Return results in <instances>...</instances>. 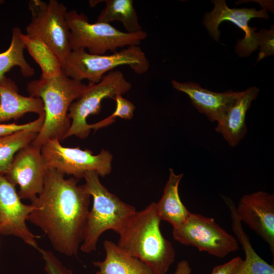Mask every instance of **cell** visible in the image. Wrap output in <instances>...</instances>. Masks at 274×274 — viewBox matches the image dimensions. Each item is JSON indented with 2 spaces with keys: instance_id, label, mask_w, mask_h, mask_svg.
<instances>
[{
  "instance_id": "1",
  "label": "cell",
  "mask_w": 274,
  "mask_h": 274,
  "mask_svg": "<svg viewBox=\"0 0 274 274\" xmlns=\"http://www.w3.org/2000/svg\"><path fill=\"white\" fill-rule=\"evenodd\" d=\"M48 168L43 190L32 202L27 220L41 229L53 248L76 255L83 241L91 195L79 180Z\"/></svg>"
},
{
  "instance_id": "2",
  "label": "cell",
  "mask_w": 274,
  "mask_h": 274,
  "mask_svg": "<svg viewBox=\"0 0 274 274\" xmlns=\"http://www.w3.org/2000/svg\"><path fill=\"white\" fill-rule=\"evenodd\" d=\"M156 202L133 214L119 233L117 244L148 265L155 274H165L175 259V250L161 233Z\"/></svg>"
},
{
  "instance_id": "3",
  "label": "cell",
  "mask_w": 274,
  "mask_h": 274,
  "mask_svg": "<svg viewBox=\"0 0 274 274\" xmlns=\"http://www.w3.org/2000/svg\"><path fill=\"white\" fill-rule=\"evenodd\" d=\"M86 85L68 77L63 70L56 76L29 82V96L40 98L44 104L45 120L41 129L31 145L41 150L48 140L65 139L71 124L67 114L71 104L81 95Z\"/></svg>"
},
{
  "instance_id": "4",
  "label": "cell",
  "mask_w": 274,
  "mask_h": 274,
  "mask_svg": "<svg viewBox=\"0 0 274 274\" xmlns=\"http://www.w3.org/2000/svg\"><path fill=\"white\" fill-rule=\"evenodd\" d=\"M98 174L86 172L83 177L85 185L93 198L89 210L83 241L80 250L89 253L96 250L99 237L112 230L118 234L136 212L135 208L121 200L102 184Z\"/></svg>"
},
{
  "instance_id": "5",
  "label": "cell",
  "mask_w": 274,
  "mask_h": 274,
  "mask_svg": "<svg viewBox=\"0 0 274 274\" xmlns=\"http://www.w3.org/2000/svg\"><path fill=\"white\" fill-rule=\"evenodd\" d=\"M122 65L129 66L139 75L146 73L150 68L145 52L139 46L133 45L111 54H90L84 49L72 50L63 69L73 79L97 83L106 73Z\"/></svg>"
},
{
  "instance_id": "6",
  "label": "cell",
  "mask_w": 274,
  "mask_h": 274,
  "mask_svg": "<svg viewBox=\"0 0 274 274\" xmlns=\"http://www.w3.org/2000/svg\"><path fill=\"white\" fill-rule=\"evenodd\" d=\"M66 20L72 50L87 49L90 54H105L107 51L115 52L119 48L139 46L147 37L143 30L131 33L122 31L109 23H91L83 13H79L75 10L67 11Z\"/></svg>"
},
{
  "instance_id": "7",
  "label": "cell",
  "mask_w": 274,
  "mask_h": 274,
  "mask_svg": "<svg viewBox=\"0 0 274 274\" xmlns=\"http://www.w3.org/2000/svg\"><path fill=\"white\" fill-rule=\"evenodd\" d=\"M28 8L31 20L26 28V35L38 39L55 53L62 66L72 51L70 31L66 20L67 8L56 0L48 2L31 0Z\"/></svg>"
},
{
  "instance_id": "8",
  "label": "cell",
  "mask_w": 274,
  "mask_h": 274,
  "mask_svg": "<svg viewBox=\"0 0 274 274\" xmlns=\"http://www.w3.org/2000/svg\"><path fill=\"white\" fill-rule=\"evenodd\" d=\"M131 88V83L119 70L108 72L97 83H89L69 108L67 117L71 124L65 138L73 135L81 139L87 138L91 130L87 118L90 115H97L100 112L102 100L118 94H125Z\"/></svg>"
},
{
  "instance_id": "9",
  "label": "cell",
  "mask_w": 274,
  "mask_h": 274,
  "mask_svg": "<svg viewBox=\"0 0 274 274\" xmlns=\"http://www.w3.org/2000/svg\"><path fill=\"white\" fill-rule=\"evenodd\" d=\"M41 152L48 168L56 169L78 180L89 171L95 172L102 177L112 172L113 156L107 150L102 149L99 154L93 155L89 149L64 147L55 139L47 141Z\"/></svg>"
},
{
  "instance_id": "10",
  "label": "cell",
  "mask_w": 274,
  "mask_h": 274,
  "mask_svg": "<svg viewBox=\"0 0 274 274\" xmlns=\"http://www.w3.org/2000/svg\"><path fill=\"white\" fill-rule=\"evenodd\" d=\"M173 237L182 245L196 247L219 258L236 251L239 247L237 239L213 218L191 213L183 224L173 228Z\"/></svg>"
},
{
  "instance_id": "11",
  "label": "cell",
  "mask_w": 274,
  "mask_h": 274,
  "mask_svg": "<svg viewBox=\"0 0 274 274\" xmlns=\"http://www.w3.org/2000/svg\"><path fill=\"white\" fill-rule=\"evenodd\" d=\"M214 8L212 11L206 13L203 19V24L209 34L218 42L220 31L218 26L221 22L230 21L239 27L245 32V37L238 41L235 51L240 56L250 55L258 48V32L256 27H250L248 23L253 18L268 19L266 8L257 11L253 8L230 9L226 5L225 1H213Z\"/></svg>"
},
{
  "instance_id": "12",
  "label": "cell",
  "mask_w": 274,
  "mask_h": 274,
  "mask_svg": "<svg viewBox=\"0 0 274 274\" xmlns=\"http://www.w3.org/2000/svg\"><path fill=\"white\" fill-rule=\"evenodd\" d=\"M48 169L41 150L30 144L16 153L5 176L19 186L21 199L32 202L43 190Z\"/></svg>"
},
{
  "instance_id": "13",
  "label": "cell",
  "mask_w": 274,
  "mask_h": 274,
  "mask_svg": "<svg viewBox=\"0 0 274 274\" xmlns=\"http://www.w3.org/2000/svg\"><path fill=\"white\" fill-rule=\"evenodd\" d=\"M15 186L0 174V233L19 237L38 250L37 239L41 236L31 232L26 225L33 207L21 201Z\"/></svg>"
},
{
  "instance_id": "14",
  "label": "cell",
  "mask_w": 274,
  "mask_h": 274,
  "mask_svg": "<svg viewBox=\"0 0 274 274\" xmlns=\"http://www.w3.org/2000/svg\"><path fill=\"white\" fill-rule=\"evenodd\" d=\"M237 217L269 246L274 255V195L258 191L244 195L235 207Z\"/></svg>"
},
{
  "instance_id": "15",
  "label": "cell",
  "mask_w": 274,
  "mask_h": 274,
  "mask_svg": "<svg viewBox=\"0 0 274 274\" xmlns=\"http://www.w3.org/2000/svg\"><path fill=\"white\" fill-rule=\"evenodd\" d=\"M172 84L176 90L186 93L198 111L205 115L211 122L220 121L241 93L231 90L221 93L213 92L192 82H179L173 80Z\"/></svg>"
},
{
  "instance_id": "16",
  "label": "cell",
  "mask_w": 274,
  "mask_h": 274,
  "mask_svg": "<svg viewBox=\"0 0 274 274\" xmlns=\"http://www.w3.org/2000/svg\"><path fill=\"white\" fill-rule=\"evenodd\" d=\"M259 90L257 87H251L241 91L224 117L217 122L215 130L231 147L236 146L247 132L246 114L252 101L256 98Z\"/></svg>"
},
{
  "instance_id": "17",
  "label": "cell",
  "mask_w": 274,
  "mask_h": 274,
  "mask_svg": "<svg viewBox=\"0 0 274 274\" xmlns=\"http://www.w3.org/2000/svg\"><path fill=\"white\" fill-rule=\"evenodd\" d=\"M28 113L38 115L45 113L42 100L19 93L18 87L5 76L0 78V123L12 119L17 120Z\"/></svg>"
},
{
  "instance_id": "18",
  "label": "cell",
  "mask_w": 274,
  "mask_h": 274,
  "mask_svg": "<svg viewBox=\"0 0 274 274\" xmlns=\"http://www.w3.org/2000/svg\"><path fill=\"white\" fill-rule=\"evenodd\" d=\"M103 246L106 253L104 260L93 263L98 268L95 274H155L143 261L114 242L105 240Z\"/></svg>"
},
{
  "instance_id": "19",
  "label": "cell",
  "mask_w": 274,
  "mask_h": 274,
  "mask_svg": "<svg viewBox=\"0 0 274 274\" xmlns=\"http://www.w3.org/2000/svg\"><path fill=\"white\" fill-rule=\"evenodd\" d=\"M169 173L163 195L156 202V208L160 220L176 228L187 220L191 212L182 203L179 194V185L183 174H176L172 168L169 169Z\"/></svg>"
},
{
  "instance_id": "20",
  "label": "cell",
  "mask_w": 274,
  "mask_h": 274,
  "mask_svg": "<svg viewBox=\"0 0 274 274\" xmlns=\"http://www.w3.org/2000/svg\"><path fill=\"white\" fill-rule=\"evenodd\" d=\"M105 8L100 13L97 22L110 24L120 21L128 33L142 31L132 0H105Z\"/></svg>"
},
{
  "instance_id": "21",
  "label": "cell",
  "mask_w": 274,
  "mask_h": 274,
  "mask_svg": "<svg viewBox=\"0 0 274 274\" xmlns=\"http://www.w3.org/2000/svg\"><path fill=\"white\" fill-rule=\"evenodd\" d=\"M21 38L25 48L41 69V78H51L59 74L63 70L57 55L43 42L23 33L21 35Z\"/></svg>"
},
{
  "instance_id": "22",
  "label": "cell",
  "mask_w": 274,
  "mask_h": 274,
  "mask_svg": "<svg viewBox=\"0 0 274 274\" xmlns=\"http://www.w3.org/2000/svg\"><path fill=\"white\" fill-rule=\"evenodd\" d=\"M22 33L18 27H14L10 46L0 53V78L15 66L20 67L24 77H29L35 74V70L27 63L24 56L25 46L21 38Z\"/></svg>"
},
{
  "instance_id": "23",
  "label": "cell",
  "mask_w": 274,
  "mask_h": 274,
  "mask_svg": "<svg viewBox=\"0 0 274 274\" xmlns=\"http://www.w3.org/2000/svg\"><path fill=\"white\" fill-rule=\"evenodd\" d=\"M38 133L24 130L0 137V174H6L16 153L30 144Z\"/></svg>"
},
{
  "instance_id": "24",
  "label": "cell",
  "mask_w": 274,
  "mask_h": 274,
  "mask_svg": "<svg viewBox=\"0 0 274 274\" xmlns=\"http://www.w3.org/2000/svg\"><path fill=\"white\" fill-rule=\"evenodd\" d=\"M112 98L115 100L116 104L114 113L100 121L89 124L91 129H94L95 131L98 129L108 126L115 121L116 117L125 120H130L133 118L135 106L132 102L123 97L121 94L116 95Z\"/></svg>"
},
{
  "instance_id": "25",
  "label": "cell",
  "mask_w": 274,
  "mask_h": 274,
  "mask_svg": "<svg viewBox=\"0 0 274 274\" xmlns=\"http://www.w3.org/2000/svg\"><path fill=\"white\" fill-rule=\"evenodd\" d=\"M45 117L44 113L39 115L37 119L25 124H17L15 123L0 124V137L24 130H31L39 133L44 123Z\"/></svg>"
},
{
  "instance_id": "26",
  "label": "cell",
  "mask_w": 274,
  "mask_h": 274,
  "mask_svg": "<svg viewBox=\"0 0 274 274\" xmlns=\"http://www.w3.org/2000/svg\"><path fill=\"white\" fill-rule=\"evenodd\" d=\"M38 250L45 261L47 274H73L72 270L65 267L53 253L40 248Z\"/></svg>"
},
{
  "instance_id": "27",
  "label": "cell",
  "mask_w": 274,
  "mask_h": 274,
  "mask_svg": "<svg viewBox=\"0 0 274 274\" xmlns=\"http://www.w3.org/2000/svg\"><path fill=\"white\" fill-rule=\"evenodd\" d=\"M273 27L270 30L261 29L258 32V47L260 51L257 61L269 55H273Z\"/></svg>"
},
{
  "instance_id": "28",
  "label": "cell",
  "mask_w": 274,
  "mask_h": 274,
  "mask_svg": "<svg viewBox=\"0 0 274 274\" xmlns=\"http://www.w3.org/2000/svg\"><path fill=\"white\" fill-rule=\"evenodd\" d=\"M240 257L237 256L228 262L215 266L211 274H231Z\"/></svg>"
},
{
  "instance_id": "29",
  "label": "cell",
  "mask_w": 274,
  "mask_h": 274,
  "mask_svg": "<svg viewBox=\"0 0 274 274\" xmlns=\"http://www.w3.org/2000/svg\"><path fill=\"white\" fill-rule=\"evenodd\" d=\"M174 274H193L192 269L188 261L182 260L179 262Z\"/></svg>"
},
{
  "instance_id": "30",
  "label": "cell",
  "mask_w": 274,
  "mask_h": 274,
  "mask_svg": "<svg viewBox=\"0 0 274 274\" xmlns=\"http://www.w3.org/2000/svg\"><path fill=\"white\" fill-rule=\"evenodd\" d=\"M3 2V1H0V4L2 3Z\"/></svg>"
}]
</instances>
